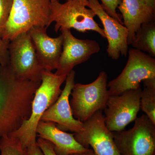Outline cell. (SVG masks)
Segmentation results:
<instances>
[{
  "instance_id": "7402d4cb",
  "label": "cell",
  "mask_w": 155,
  "mask_h": 155,
  "mask_svg": "<svg viewBox=\"0 0 155 155\" xmlns=\"http://www.w3.org/2000/svg\"><path fill=\"white\" fill-rule=\"evenodd\" d=\"M10 41L2 38L0 35V65H8L9 63V44Z\"/></svg>"
},
{
  "instance_id": "3957f363",
  "label": "cell",
  "mask_w": 155,
  "mask_h": 155,
  "mask_svg": "<svg viewBox=\"0 0 155 155\" xmlns=\"http://www.w3.org/2000/svg\"><path fill=\"white\" fill-rule=\"evenodd\" d=\"M51 0H14L11 14L0 35L11 41L34 27L50 25Z\"/></svg>"
},
{
  "instance_id": "30bf717a",
  "label": "cell",
  "mask_w": 155,
  "mask_h": 155,
  "mask_svg": "<svg viewBox=\"0 0 155 155\" xmlns=\"http://www.w3.org/2000/svg\"><path fill=\"white\" fill-rule=\"evenodd\" d=\"M102 111H97L82 122L83 130L74 133V137L84 147L88 149L91 146L95 155H120L113 132L106 126Z\"/></svg>"
},
{
  "instance_id": "ffe728a7",
  "label": "cell",
  "mask_w": 155,
  "mask_h": 155,
  "mask_svg": "<svg viewBox=\"0 0 155 155\" xmlns=\"http://www.w3.org/2000/svg\"><path fill=\"white\" fill-rule=\"evenodd\" d=\"M101 5L108 15L123 25L122 21V17L117 13L118 6L122 2V0H101Z\"/></svg>"
},
{
  "instance_id": "484cf974",
  "label": "cell",
  "mask_w": 155,
  "mask_h": 155,
  "mask_svg": "<svg viewBox=\"0 0 155 155\" xmlns=\"http://www.w3.org/2000/svg\"><path fill=\"white\" fill-rule=\"evenodd\" d=\"M146 5L155 9V0H142Z\"/></svg>"
},
{
  "instance_id": "cb8c5ba5",
  "label": "cell",
  "mask_w": 155,
  "mask_h": 155,
  "mask_svg": "<svg viewBox=\"0 0 155 155\" xmlns=\"http://www.w3.org/2000/svg\"><path fill=\"white\" fill-rule=\"evenodd\" d=\"M26 150L28 155H44L37 143L28 147Z\"/></svg>"
},
{
  "instance_id": "ac0fdd59",
  "label": "cell",
  "mask_w": 155,
  "mask_h": 155,
  "mask_svg": "<svg viewBox=\"0 0 155 155\" xmlns=\"http://www.w3.org/2000/svg\"><path fill=\"white\" fill-rule=\"evenodd\" d=\"M144 88L142 90L140 108L155 125V79L143 81Z\"/></svg>"
},
{
  "instance_id": "7a4b0ae2",
  "label": "cell",
  "mask_w": 155,
  "mask_h": 155,
  "mask_svg": "<svg viewBox=\"0 0 155 155\" xmlns=\"http://www.w3.org/2000/svg\"><path fill=\"white\" fill-rule=\"evenodd\" d=\"M67 75H56L44 70L40 85L35 93L29 118L19 129L9 134L19 140L22 147L27 148L37 143L36 128L45 112L58 100L62 91L61 87Z\"/></svg>"
},
{
  "instance_id": "6da1fadb",
  "label": "cell",
  "mask_w": 155,
  "mask_h": 155,
  "mask_svg": "<svg viewBox=\"0 0 155 155\" xmlns=\"http://www.w3.org/2000/svg\"><path fill=\"white\" fill-rule=\"evenodd\" d=\"M40 84L20 79L9 65H0V137L16 131L29 118Z\"/></svg>"
},
{
  "instance_id": "44dd1931",
  "label": "cell",
  "mask_w": 155,
  "mask_h": 155,
  "mask_svg": "<svg viewBox=\"0 0 155 155\" xmlns=\"http://www.w3.org/2000/svg\"><path fill=\"white\" fill-rule=\"evenodd\" d=\"M14 0H0V34L11 14Z\"/></svg>"
},
{
  "instance_id": "e0dca14e",
  "label": "cell",
  "mask_w": 155,
  "mask_h": 155,
  "mask_svg": "<svg viewBox=\"0 0 155 155\" xmlns=\"http://www.w3.org/2000/svg\"><path fill=\"white\" fill-rule=\"evenodd\" d=\"M131 45L133 48L155 57V21L142 24L135 34Z\"/></svg>"
},
{
  "instance_id": "7c38bea8",
  "label": "cell",
  "mask_w": 155,
  "mask_h": 155,
  "mask_svg": "<svg viewBox=\"0 0 155 155\" xmlns=\"http://www.w3.org/2000/svg\"><path fill=\"white\" fill-rule=\"evenodd\" d=\"M75 76L73 70L67 75L64 90L54 104L45 112L40 120L54 122L60 130L74 133L83 130V123L73 117L69 104V96L75 84Z\"/></svg>"
},
{
  "instance_id": "9a60e30c",
  "label": "cell",
  "mask_w": 155,
  "mask_h": 155,
  "mask_svg": "<svg viewBox=\"0 0 155 155\" xmlns=\"http://www.w3.org/2000/svg\"><path fill=\"white\" fill-rule=\"evenodd\" d=\"M36 133L39 137L52 143L57 155H72L85 151L89 149L84 147L76 141L74 134L60 130L53 122L40 121Z\"/></svg>"
},
{
  "instance_id": "9c48e42d",
  "label": "cell",
  "mask_w": 155,
  "mask_h": 155,
  "mask_svg": "<svg viewBox=\"0 0 155 155\" xmlns=\"http://www.w3.org/2000/svg\"><path fill=\"white\" fill-rule=\"evenodd\" d=\"M141 87L126 91L121 94L110 96L105 108L104 121L112 132L125 130L135 121L140 110Z\"/></svg>"
},
{
  "instance_id": "5bb4252c",
  "label": "cell",
  "mask_w": 155,
  "mask_h": 155,
  "mask_svg": "<svg viewBox=\"0 0 155 155\" xmlns=\"http://www.w3.org/2000/svg\"><path fill=\"white\" fill-rule=\"evenodd\" d=\"M45 27H34L28 33L32 42L39 63L46 71L57 69L63 48L62 34L56 38L49 36Z\"/></svg>"
},
{
  "instance_id": "8fae6325",
  "label": "cell",
  "mask_w": 155,
  "mask_h": 155,
  "mask_svg": "<svg viewBox=\"0 0 155 155\" xmlns=\"http://www.w3.org/2000/svg\"><path fill=\"white\" fill-rule=\"evenodd\" d=\"M61 31L64 37L63 48L55 74L67 75L75 66L86 62L93 54L99 52L100 47L93 40L76 38L70 29Z\"/></svg>"
},
{
  "instance_id": "52a82bcc",
  "label": "cell",
  "mask_w": 155,
  "mask_h": 155,
  "mask_svg": "<svg viewBox=\"0 0 155 155\" xmlns=\"http://www.w3.org/2000/svg\"><path fill=\"white\" fill-rule=\"evenodd\" d=\"M113 134L120 155H155V125L145 114L132 128Z\"/></svg>"
},
{
  "instance_id": "277c9868",
  "label": "cell",
  "mask_w": 155,
  "mask_h": 155,
  "mask_svg": "<svg viewBox=\"0 0 155 155\" xmlns=\"http://www.w3.org/2000/svg\"><path fill=\"white\" fill-rule=\"evenodd\" d=\"M88 6V0H69L64 4L58 1L51 2L50 25L55 22L56 32L71 28L81 32L93 31L106 38L104 29L95 21L96 15Z\"/></svg>"
},
{
  "instance_id": "83f0119b",
  "label": "cell",
  "mask_w": 155,
  "mask_h": 155,
  "mask_svg": "<svg viewBox=\"0 0 155 155\" xmlns=\"http://www.w3.org/2000/svg\"><path fill=\"white\" fill-rule=\"evenodd\" d=\"M1 137H0V143H1Z\"/></svg>"
},
{
  "instance_id": "4316f807",
  "label": "cell",
  "mask_w": 155,
  "mask_h": 155,
  "mask_svg": "<svg viewBox=\"0 0 155 155\" xmlns=\"http://www.w3.org/2000/svg\"><path fill=\"white\" fill-rule=\"evenodd\" d=\"M59 1V0H51V2H54V1ZM66 1H69V0H66Z\"/></svg>"
},
{
  "instance_id": "2e32d148",
  "label": "cell",
  "mask_w": 155,
  "mask_h": 155,
  "mask_svg": "<svg viewBox=\"0 0 155 155\" xmlns=\"http://www.w3.org/2000/svg\"><path fill=\"white\" fill-rule=\"evenodd\" d=\"M117 8L122 14L123 25L128 31L127 44L131 45L142 24L155 21V9L142 0H122Z\"/></svg>"
},
{
  "instance_id": "603a6c76",
  "label": "cell",
  "mask_w": 155,
  "mask_h": 155,
  "mask_svg": "<svg viewBox=\"0 0 155 155\" xmlns=\"http://www.w3.org/2000/svg\"><path fill=\"white\" fill-rule=\"evenodd\" d=\"M37 143L44 155H57L54 151L52 143L50 142L39 137Z\"/></svg>"
},
{
  "instance_id": "5b68a950",
  "label": "cell",
  "mask_w": 155,
  "mask_h": 155,
  "mask_svg": "<svg viewBox=\"0 0 155 155\" xmlns=\"http://www.w3.org/2000/svg\"><path fill=\"white\" fill-rule=\"evenodd\" d=\"M107 79V73L101 71L91 83L75 84L69 101L75 119L83 122L97 111L104 110L110 97Z\"/></svg>"
},
{
  "instance_id": "ba28073f",
  "label": "cell",
  "mask_w": 155,
  "mask_h": 155,
  "mask_svg": "<svg viewBox=\"0 0 155 155\" xmlns=\"http://www.w3.org/2000/svg\"><path fill=\"white\" fill-rule=\"evenodd\" d=\"M8 65L16 75L23 80L41 83L44 69L39 63L28 31L10 41Z\"/></svg>"
},
{
  "instance_id": "d6986e66",
  "label": "cell",
  "mask_w": 155,
  "mask_h": 155,
  "mask_svg": "<svg viewBox=\"0 0 155 155\" xmlns=\"http://www.w3.org/2000/svg\"><path fill=\"white\" fill-rule=\"evenodd\" d=\"M0 153V155H28L26 149L22 147L19 140L12 136L1 142Z\"/></svg>"
},
{
  "instance_id": "8992f818",
  "label": "cell",
  "mask_w": 155,
  "mask_h": 155,
  "mask_svg": "<svg viewBox=\"0 0 155 155\" xmlns=\"http://www.w3.org/2000/svg\"><path fill=\"white\" fill-rule=\"evenodd\" d=\"M127 64L121 74L107 84L110 96L141 87L140 82L155 79V59L134 48L128 51Z\"/></svg>"
},
{
  "instance_id": "4fadbf2b",
  "label": "cell",
  "mask_w": 155,
  "mask_h": 155,
  "mask_svg": "<svg viewBox=\"0 0 155 155\" xmlns=\"http://www.w3.org/2000/svg\"><path fill=\"white\" fill-rule=\"evenodd\" d=\"M88 8L94 11L104 26L106 38L108 41V55L114 60L120 56L126 57L128 52L127 28L118 21L112 18L104 11L98 0H88Z\"/></svg>"
},
{
  "instance_id": "d4e9b609",
  "label": "cell",
  "mask_w": 155,
  "mask_h": 155,
  "mask_svg": "<svg viewBox=\"0 0 155 155\" xmlns=\"http://www.w3.org/2000/svg\"><path fill=\"white\" fill-rule=\"evenodd\" d=\"M72 155H95L92 149H88L85 151L83 152L78 153L74 154Z\"/></svg>"
}]
</instances>
